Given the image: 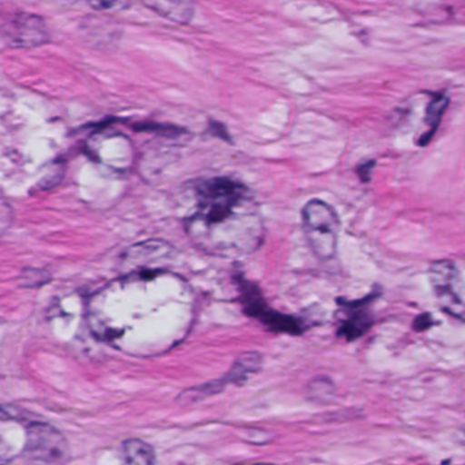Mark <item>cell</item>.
Masks as SVG:
<instances>
[{
    "label": "cell",
    "instance_id": "cell-3",
    "mask_svg": "<svg viewBox=\"0 0 465 465\" xmlns=\"http://www.w3.org/2000/svg\"><path fill=\"white\" fill-rule=\"evenodd\" d=\"M429 279L440 309L464 321V282L456 263L450 260L435 261L430 265Z\"/></svg>",
    "mask_w": 465,
    "mask_h": 465
},
{
    "label": "cell",
    "instance_id": "cell-7",
    "mask_svg": "<svg viewBox=\"0 0 465 465\" xmlns=\"http://www.w3.org/2000/svg\"><path fill=\"white\" fill-rule=\"evenodd\" d=\"M367 303H369L367 299L340 302V304L344 307V312H342L344 318H342L341 325L337 331L340 337H344L348 341H353L369 331L370 326L372 325V320L370 317L369 310H367Z\"/></svg>",
    "mask_w": 465,
    "mask_h": 465
},
{
    "label": "cell",
    "instance_id": "cell-15",
    "mask_svg": "<svg viewBox=\"0 0 465 465\" xmlns=\"http://www.w3.org/2000/svg\"><path fill=\"white\" fill-rule=\"evenodd\" d=\"M372 167H374V163H369V164L366 163L363 167H359L358 173L364 182L370 181V173H371L370 170Z\"/></svg>",
    "mask_w": 465,
    "mask_h": 465
},
{
    "label": "cell",
    "instance_id": "cell-13",
    "mask_svg": "<svg viewBox=\"0 0 465 465\" xmlns=\"http://www.w3.org/2000/svg\"><path fill=\"white\" fill-rule=\"evenodd\" d=\"M10 208L5 203L4 198H0V231H4L9 224Z\"/></svg>",
    "mask_w": 465,
    "mask_h": 465
},
{
    "label": "cell",
    "instance_id": "cell-12",
    "mask_svg": "<svg viewBox=\"0 0 465 465\" xmlns=\"http://www.w3.org/2000/svg\"><path fill=\"white\" fill-rule=\"evenodd\" d=\"M432 325V317L430 314H421L419 315L415 320V323H413V328H415L416 331H423L426 329H429L430 326Z\"/></svg>",
    "mask_w": 465,
    "mask_h": 465
},
{
    "label": "cell",
    "instance_id": "cell-9",
    "mask_svg": "<svg viewBox=\"0 0 465 465\" xmlns=\"http://www.w3.org/2000/svg\"><path fill=\"white\" fill-rule=\"evenodd\" d=\"M29 449L34 459L55 460L62 456V443L58 442L55 431H45V426H35L29 432Z\"/></svg>",
    "mask_w": 465,
    "mask_h": 465
},
{
    "label": "cell",
    "instance_id": "cell-5",
    "mask_svg": "<svg viewBox=\"0 0 465 465\" xmlns=\"http://www.w3.org/2000/svg\"><path fill=\"white\" fill-rule=\"evenodd\" d=\"M0 35L13 47H39L48 40L45 21L25 13L2 18Z\"/></svg>",
    "mask_w": 465,
    "mask_h": 465
},
{
    "label": "cell",
    "instance_id": "cell-4",
    "mask_svg": "<svg viewBox=\"0 0 465 465\" xmlns=\"http://www.w3.org/2000/svg\"><path fill=\"white\" fill-rule=\"evenodd\" d=\"M242 304L247 315L257 318L272 331L292 334H301L303 331L301 321L272 310L261 296L260 290L252 282H243L242 284Z\"/></svg>",
    "mask_w": 465,
    "mask_h": 465
},
{
    "label": "cell",
    "instance_id": "cell-10",
    "mask_svg": "<svg viewBox=\"0 0 465 465\" xmlns=\"http://www.w3.org/2000/svg\"><path fill=\"white\" fill-rule=\"evenodd\" d=\"M122 453H124V461L129 464H153L156 461L153 449L143 440H127L124 442Z\"/></svg>",
    "mask_w": 465,
    "mask_h": 465
},
{
    "label": "cell",
    "instance_id": "cell-6",
    "mask_svg": "<svg viewBox=\"0 0 465 465\" xmlns=\"http://www.w3.org/2000/svg\"><path fill=\"white\" fill-rule=\"evenodd\" d=\"M261 369H262V356L260 353H243L233 361L230 371L222 381H216V382L203 386V391L201 389L200 391L205 394H214L223 391V386L227 385V383H233V385L238 386L243 385L249 380L250 375L257 374Z\"/></svg>",
    "mask_w": 465,
    "mask_h": 465
},
{
    "label": "cell",
    "instance_id": "cell-2",
    "mask_svg": "<svg viewBox=\"0 0 465 465\" xmlns=\"http://www.w3.org/2000/svg\"><path fill=\"white\" fill-rule=\"evenodd\" d=\"M302 223L307 243L315 257L322 261L333 260L341 225L336 211L325 201H309L302 209Z\"/></svg>",
    "mask_w": 465,
    "mask_h": 465
},
{
    "label": "cell",
    "instance_id": "cell-1",
    "mask_svg": "<svg viewBox=\"0 0 465 465\" xmlns=\"http://www.w3.org/2000/svg\"><path fill=\"white\" fill-rule=\"evenodd\" d=\"M184 224L193 243L213 257L252 254L265 238L260 206L244 184L230 178L195 184L194 206Z\"/></svg>",
    "mask_w": 465,
    "mask_h": 465
},
{
    "label": "cell",
    "instance_id": "cell-14",
    "mask_svg": "<svg viewBox=\"0 0 465 465\" xmlns=\"http://www.w3.org/2000/svg\"><path fill=\"white\" fill-rule=\"evenodd\" d=\"M116 0H89V4L94 9L107 10L115 5Z\"/></svg>",
    "mask_w": 465,
    "mask_h": 465
},
{
    "label": "cell",
    "instance_id": "cell-8",
    "mask_svg": "<svg viewBox=\"0 0 465 465\" xmlns=\"http://www.w3.org/2000/svg\"><path fill=\"white\" fill-rule=\"evenodd\" d=\"M141 2L160 17L178 25H187L194 18V0H141Z\"/></svg>",
    "mask_w": 465,
    "mask_h": 465
},
{
    "label": "cell",
    "instance_id": "cell-11",
    "mask_svg": "<svg viewBox=\"0 0 465 465\" xmlns=\"http://www.w3.org/2000/svg\"><path fill=\"white\" fill-rule=\"evenodd\" d=\"M446 105H448V99L443 94H435L430 102L429 107H427L426 114V124L429 126V132H427L426 137L421 138L419 145H426L427 141L431 138L434 134L435 129L440 124V118H442L443 111H445Z\"/></svg>",
    "mask_w": 465,
    "mask_h": 465
}]
</instances>
